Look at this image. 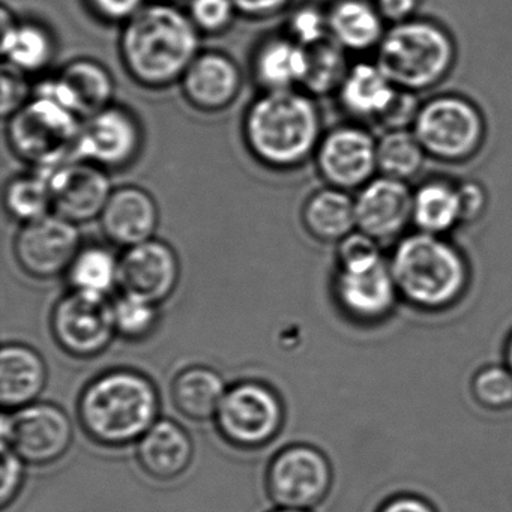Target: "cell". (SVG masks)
Here are the masks:
<instances>
[{
  "label": "cell",
  "mask_w": 512,
  "mask_h": 512,
  "mask_svg": "<svg viewBox=\"0 0 512 512\" xmlns=\"http://www.w3.org/2000/svg\"><path fill=\"white\" fill-rule=\"evenodd\" d=\"M374 4L379 8L383 19L395 25L416 17L422 0H374Z\"/></svg>",
  "instance_id": "f6af8a7d"
},
{
  "label": "cell",
  "mask_w": 512,
  "mask_h": 512,
  "mask_svg": "<svg viewBox=\"0 0 512 512\" xmlns=\"http://www.w3.org/2000/svg\"><path fill=\"white\" fill-rule=\"evenodd\" d=\"M82 125L79 116L61 104L32 97L8 118L7 139L23 163L47 172L74 160Z\"/></svg>",
  "instance_id": "8992f818"
},
{
  "label": "cell",
  "mask_w": 512,
  "mask_h": 512,
  "mask_svg": "<svg viewBox=\"0 0 512 512\" xmlns=\"http://www.w3.org/2000/svg\"><path fill=\"white\" fill-rule=\"evenodd\" d=\"M335 247L337 269L340 271L370 268L386 259L382 253V244L358 229L341 239Z\"/></svg>",
  "instance_id": "8d00e7d4"
},
{
  "label": "cell",
  "mask_w": 512,
  "mask_h": 512,
  "mask_svg": "<svg viewBox=\"0 0 512 512\" xmlns=\"http://www.w3.org/2000/svg\"><path fill=\"white\" fill-rule=\"evenodd\" d=\"M0 437L26 464L47 466L67 454L74 430L64 409L35 401L13 415H2Z\"/></svg>",
  "instance_id": "9c48e42d"
},
{
  "label": "cell",
  "mask_w": 512,
  "mask_h": 512,
  "mask_svg": "<svg viewBox=\"0 0 512 512\" xmlns=\"http://www.w3.org/2000/svg\"><path fill=\"white\" fill-rule=\"evenodd\" d=\"M199 32L191 17L173 5L143 7L122 28V64L139 85L167 88L181 82L199 55Z\"/></svg>",
  "instance_id": "6da1fadb"
},
{
  "label": "cell",
  "mask_w": 512,
  "mask_h": 512,
  "mask_svg": "<svg viewBox=\"0 0 512 512\" xmlns=\"http://www.w3.org/2000/svg\"><path fill=\"white\" fill-rule=\"evenodd\" d=\"M190 434L172 419H158L137 442V460L151 478L172 481L187 472L193 461Z\"/></svg>",
  "instance_id": "603a6c76"
},
{
  "label": "cell",
  "mask_w": 512,
  "mask_h": 512,
  "mask_svg": "<svg viewBox=\"0 0 512 512\" xmlns=\"http://www.w3.org/2000/svg\"><path fill=\"white\" fill-rule=\"evenodd\" d=\"M314 161L326 185L349 193L361 190L379 175L377 139L364 125H337L323 134Z\"/></svg>",
  "instance_id": "7c38bea8"
},
{
  "label": "cell",
  "mask_w": 512,
  "mask_h": 512,
  "mask_svg": "<svg viewBox=\"0 0 512 512\" xmlns=\"http://www.w3.org/2000/svg\"><path fill=\"white\" fill-rule=\"evenodd\" d=\"M289 32L290 38L305 49L322 43L329 38L328 13L314 5H305L290 17Z\"/></svg>",
  "instance_id": "f35d334b"
},
{
  "label": "cell",
  "mask_w": 512,
  "mask_h": 512,
  "mask_svg": "<svg viewBox=\"0 0 512 512\" xmlns=\"http://www.w3.org/2000/svg\"><path fill=\"white\" fill-rule=\"evenodd\" d=\"M77 413L95 443L121 448L139 442L158 421L160 395L142 373L107 371L83 389Z\"/></svg>",
  "instance_id": "3957f363"
},
{
  "label": "cell",
  "mask_w": 512,
  "mask_h": 512,
  "mask_svg": "<svg viewBox=\"0 0 512 512\" xmlns=\"http://www.w3.org/2000/svg\"><path fill=\"white\" fill-rule=\"evenodd\" d=\"M0 82H2V116L8 119L28 103L29 85L26 82L25 73L7 62H4L2 67Z\"/></svg>",
  "instance_id": "ab89813d"
},
{
  "label": "cell",
  "mask_w": 512,
  "mask_h": 512,
  "mask_svg": "<svg viewBox=\"0 0 512 512\" xmlns=\"http://www.w3.org/2000/svg\"><path fill=\"white\" fill-rule=\"evenodd\" d=\"M179 83L191 107L200 112L218 113L238 100L242 73L229 55L208 50L196 56Z\"/></svg>",
  "instance_id": "ffe728a7"
},
{
  "label": "cell",
  "mask_w": 512,
  "mask_h": 512,
  "mask_svg": "<svg viewBox=\"0 0 512 512\" xmlns=\"http://www.w3.org/2000/svg\"><path fill=\"white\" fill-rule=\"evenodd\" d=\"M412 128L385 130L377 139V172L398 181L409 182L421 173L427 161Z\"/></svg>",
  "instance_id": "4dcf8cb0"
},
{
  "label": "cell",
  "mask_w": 512,
  "mask_h": 512,
  "mask_svg": "<svg viewBox=\"0 0 512 512\" xmlns=\"http://www.w3.org/2000/svg\"><path fill=\"white\" fill-rule=\"evenodd\" d=\"M74 290L107 296L119 281V259L104 247L82 248L68 269Z\"/></svg>",
  "instance_id": "836d02e7"
},
{
  "label": "cell",
  "mask_w": 512,
  "mask_h": 512,
  "mask_svg": "<svg viewBox=\"0 0 512 512\" xmlns=\"http://www.w3.org/2000/svg\"><path fill=\"white\" fill-rule=\"evenodd\" d=\"M80 242L79 226L52 212L23 224L14 241V256L25 274L50 280L68 272L82 250Z\"/></svg>",
  "instance_id": "4fadbf2b"
},
{
  "label": "cell",
  "mask_w": 512,
  "mask_h": 512,
  "mask_svg": "<svg viewBox=\"0 0 512 512\" xmlns=\"http://www.w3.org/2000/svg\"><path fill=\"white\" fill-rule=\"evenodd\" d=\"M398 94L400 89L388 79L376 62L350 65L337 91L344 112L358 121L379 125L394 106Z\"/></svg>",
  "instance_id": "7402d4cb"
},
{
  "label": "cell",
  "mask_w": 512,
  "mask_h": 512,
  "mask_svg": "<svg viewBox=\"0 0 512 512\" xmlns=\"http://www.w3.org/2000/svg\"><path fill=\"white\" fill-rule=\"evenodd\" d=\"M412 226L437 236H448L463 226L458 182L428 179L413 190Z\"/></svg>",
  "instance_id": "4316f807"
},
{
  "label": "cell",
  "mask_w": 512,
  "mask_h": 512,
  "mask_svg": "<svg viewBox=\"0 0 512 512\" xmlns=\"http://www.w3.org/2000/svg\"><path fill=\"white\" fill-rule=\"evenodd\" d=\"M181 263L172 245L160 239L127 248L119 259L122 293L136 296L151 304L167 301L178 287Z\"/></svg>",
  "instance_id": "e0dca14e"
},
{
  "label": "cell",
  "mask_w": 512,
  "mask_h": 512,
  "mask_svg": "<svg viewBox=\"0 0 512 512\" xmlns=\"http://www.w3.org/2000/svg\"><path fill=\"white\" fill-rule=\"evenodd\" d=\"M374 62L400 91L419 95L451 76L457 44L439 23L413 17L388 28Z\"/></svg>",
  "instance_id": "5b68a950"
},
{
  "label": "cell",
  "mask_w": 512,
  "mask_h": 512,
  "mask_svg": "<svg viewBox=\"0 0 512 512\" xmlns=\"http://www.w3.org/2000/svg\"><path fill=\"white\" fill-rule=\"evenodd\" d=\"M388 260L400 299L419 310L452 307L469 287L467 257L448 236L415 230L395 242Z\"/></svg>",
  "instance_id": "277c9868"
},
{
  "label": "cell",
  "mask_w": 512,
  "mask_h": 512,
  "mask_svg": "<svg viewBox=\"0 0 512 512\" xmlns=\"http://www.w3.org/2000/svg\"><path fill=\"white\" fill-rule=\"evenodd\" d=\"M47 367L40 353L26 344H5L0 352V403L17 410L35 403L46 388Z\"/></svg>",
  "instance_id": "cb8c5ba5"
},
{
  "label": "cell",
  "mask_w": 512,
  "mask_h": 512,
  "mask_svg": "<svg viewBox=\"0 0 512 512\" xmlns=\"http://www.w3.org/2000/svg\"><path fill=\"white\" fill-rule=\"evenodd\" d=\"M323 134L319 106L298 89L265 91L245 113L248 151L271 169H295L314 158Z\"/></svg>",
  "instance_id": "7a4b0ae2"
},
{
  "label": "cell",
  "mask_w": 512,
  "mask_h": 512,
  "mask_svg": "<svg viewBox=\"0 0 512 512\" xmlns=\"http://www.w3.org/2000/svg\"><path fill=\"white\" fill-rule=\"evenodd\" d=\"M2 482H0V506L7 508L16 500L25 481V461L10 448L2 445Z\"/></svg>",
  "instance_id": "60d3db41"
},
{
  "label": "cell",
  "mask_w": 512,
  "mask_h": 512,
  "mask_svg": "<svg viewBox=\"0 0 512 512\" xmlns=\"http://www.w3.org/2000/svg\"><path fill=\"white\" fill-rule=\"evenodd\" d=\"M236 11L233 0H191L188 16L205 34H221L232 26Z\"/></svg>",
  "instance_id": "74e56055"
},
{
  "label": "cell",
  "mask_w": 512,
  "mask_h": 512,
  "mask_svg": "<svg viewBox=\"0 0 512 512\" xmlns=\"http://www.w3.org/2000/svg\"><path fill=\"white\" fill-rule=\"evenodd\" d=\"M2 55L5 62L23 73H40L52 62L55 44L49 31L35 23H17L2 8Z\"/></svg>",
  "instance_id": "f1b7e54d"
},
{
  "label": "cell",
  "mask_w": 512,
  "mask_h": 512,
  "mask_svg": "<svg viewBox=\"0 0 512 512\" xmlns=\"http://www.w3.org/2000/svg\"><path fill=\"white\" fill-rule=\"evenodd\" d=\"M113 322L116 334L131 341L143 340L157 326L158 305L122 293L121 298L113 302Z\"/></svg>",
  "instance_id": "e575fe53"
},
{
  "label": "cell",
  "mask_w": 512,
  "mask_h": 512,
  "mask_svg": "<svg viewBox=\"0 0 512 512\" xmlns=\"http://www.w3.org/2000/svg\"><path fill=\"white\" fill-rule=\"evenodd\" d=\"M164 2H172V0H164Z\"/></svg>",
  "instance_id": "681fc988"
},
{
  "label": "cell",
  "mask_w": 512,
  "mask_h": 512,
  "mask_svg": "<svg viewBox=\"0 0 512 512\" xmlns=\"http://www.w3.org/2000/svg\"><path fill=\"white\" fill-rule=\"evenodd\" d=\"M412 130L428 158L445 164H463L481 152L487 122L469 98L443 94L421 104Z\"/></svg>",
  "instance_id": "52a82bcc"
},
{
  "label": "cell",
  "mask_w": 512,
  "mask_h": 512,
  "mask_svg": "<svg viewBox=\"0 0 512 512\" xmlns=\"http://www.w3.org/2000/svg\"><path fill=\"white\" fill-rule=\"evenodd\" d=\"M473 395L488 409L512 406V371L503 365L481 368L473 379Z\"/></svg>",
  "instance_id": "d590c367"
},
{
  "label": "cell",
  "mask_w": 512,
  "mask_h": 512,
  "mask_svg": "<svg viewBox=\"0 0 512 512\" xmlns=\"http://www.w3.org/2000/svg\"><path fill=\"white\" fill-rule=\"evenodd\" d=\"M227 388L223 377L209 367H188L172 383V400L179 413L193 421L215 418Z\"/></svg>",
  "instance_id": "f546056e"
},
{
  "label": "cell",
  "mask_w": 512,
  "mask_h": 512,
  "mask_svg": "<svg viewBox=\"0 0 512 512\" xmlns=\"http://www.w3.org/2000/svg\"><path fill=\"white\" fill-rule=\"evenodd\" d=\"M307 67V49L290 37L265 41L253 62L254 76L263 91H284L302 86Z\"/></svg>",
  "instance_id": "83f0119b"
},
{
  "label": "cell",
  "mask_w": 512,
  "mask_h": 512,
  "mask_svg": "<svg viewBox=\"0 0 512 512\" xmlns=\"http://www.w3.org/2000/svg\"><path fill=\"white\" fill-rule=\"evenodd\" d=\"M379 512H436L425 499L416 496H398L388 500Z\"/></svg>",
  "instance_id": "bcb514c9"
},
{
  "label": "cell",
  "mask_w": 512,
  "mask_h": 512,
  "mask_svg": "<svg viewBox=\"0 0 512 512\" xmlns=\"http://www.w3.org/2000/svg\"><path fill=\"white\" fill-rule=\"evenodd\" d=\"M458 190H460L463 224L476 223L487 211V190L478 181L458 182Z\"/></svg>",
  "instance_id": "b9f144b4"
},
{
  "label": "cell",
  "mask_w": 512,
  "mask_h": 512,
  "mask_svg": "<svg viewBox=\"0 0 512 512\" xmlns=\"http://www.w3.org/2000/svg\"><path fill=\"white\" fill-rule=\"evenodd\" d=\"M302 224L311 238L337 245L358 229L355 197L331 185L314 191L302 208Z\"/></svg>",
  "instance_id": "484cf974"
},
{
  "label": "cell",
  "mask_w": 512,
  "mask_h": 512,
  "mask_svg": "<svg viewBox=\"0 0 512 512\" xmlns=\"http://www.w3.org/2000/svg\"><path fill=\"white\" fill-rule=\"evenodd\" d=\"M338 305L359 322L385 319L400 299L388 257L370 268L335 272Z\"/></svg>",
  "instance_id": "d6986e66"
},
{
  "label": "cell",
  "mask_w": 512,
  "mask_h": 512,
  "mask_svg": "<svg viewBox=\"0 0 512 512\" xmlns=\"http://www.w3.org/2000/svg\"><path fill=\"white\" fill-rule=\"evenodd\" d=\"M308 67L302 82V91L311 97H323L340 89L350 65L347 52L332 38L308 47Z\"/></svg>",
  "instance_id": "d6a6232c"
},
{
  "label": "cell",
  "mask_w": 512,
  "mask_h": 512,
  "mask_svg": "<svg viewBox=\"0 0 512 512\" xmlns=\"http://www.w3.org/2000/svg\"><path fill=\"white\" fill-rule=\"evenodd\" d=\"M4 205L8 215L22 224L40 220L53 212L49 176L43 170L16 176L5 187Z\"/></svg>",
  "instance_id": "1f68e13d"
},
{
  "label": "cell",
  "mask_w": 512,
  "mask_h": 512,
  "mask_svg": "<svg viewBox=\"0 0 512 512\" xmlns=\"http://www.w3.org/2000/svg\"><path fill=\"white\" fill-rule=\"evenodd\" d=\"M215 421L230 445L241 449L263 448L283 427V401L265 383L253 380L236 383L227 389Z\"/></svg>",
  "instance_id": "ba28073f"
},
{
  "label": "cell",
  "mask_w": 512,
  "mask_h": 512,
  "mask_svg": "<svg viewBox=\"0 0 512 512\" xmlns=\"http://www.w3.org/2000/svg\"><path fill=\"white\" fill-rule=\"evenodd\" d=\"M94 13L110 23H125L143 8V0H88Z\"/></svg>",
  "instance_id": "7bdbcfd3"
},
{
  "label": "cell",
  "mask_w": 512,
  "mask_h": 512,
  "mask_svg": "<svg viewBox=\"0 0 512 512\" xmlns=\"http://www.w3.org/2000/svg\"><path fill=\"white\" fill-rule=\"evenodd\" d=\"M275 512H311L310 509L280 508Z\"/></svg>",
  "instance_id": "c3c4849f"
},
{
  "label": "cell",
  "mask_w": 512,
  "mask_h": 512,
  "mask_svg": "<svg viewBox=\"0 0 512 512\" xmlns=\"http://www.w3.org/2000/svg\"><path fill=\"white\" fill-rule=\"evenodd\" d=\"M142 142L136 116L112 104L86 118L74 160L89 161L103 169H121L136 160Z\"/></svg>",
  "instance_id": "5bb4252c"
},
{
  "label": "cell",
  "mask_w": 512,
  "mask_h": 512,
  "mask_svg": "<svg viewBox=\"0 0 512 512\" xmlns=\"http://www.w3.org/2000/svg\"><path fill=\"white\" fill-rule=\"evenodd\" d=\"M46 173L55 214L77 226L100 220L113 193L106 169L89 161L71 160Z\"/></svg>",
  "instance_id": "9a60e30c"
},
{
  "label": "cell",
  "mask_w": 512,
  "mask_h": 512,
  "mask_svg": "<svg viewBox=\"0 0 512 512\" xmlns=\"http://www.w3.org/2000/svg\"><path fill=\"white\" fill-rule=\"evenodd\" d=\"M412 205L409 182L374 176L355 196L358 230L382 245L397 242L412 226Z\"/></svg>",
  "instance_id": "2e32d148"
},
{
  "label": "cell",
  "mask_w": 512,
  "mask_h": 512,
  "mask_svg": "<svg viewBox=\"0 0 512 512\" xmlns=\"http://www.w3.org/2000/svg\"><path fill=\"white\" fill-rule=\"evenodd\" d=\"M34 97L55 101L79 118H91L112 106L115 80L100 62L76 59L65 65L58 76L38 83Z\"/></svg>",
  "instance_id": "ac0fdd59"
},
{
  "label": "cell",
  "mask_w": 512,
  "mask_h": 512,
  "mask_svg": "<svg viewBox=\"0 0 512 512\" xmlns=\"http://www.w3.org/2000/svg\"><path fill=\"white\" fill-rule=\"evenodd\" d=\"M331 484V463L322 451L310 445L281 449L266 473L269 497L280 508H314L328 496Z\"/></svg>",
  "instance_id": "8fae6325"
},
{
  "label": "cell",
  "mask_w": 512,
  "mask_h": 512,
  "mask_svg": "<svg viewBox=\"0 0 512 512\" xmlns=\"http://www.w3.org/2000/svg\"><path fill=\"white\" fill-rule=\"evenodd\" d=\"M326 13L329 38L346 52H377L388 31L374 0H337Z\"/></svg>",
  "instance_id": "d4e9b609"
},
{
  "label": "cell",
  "mask_w": 512,
  "mask_h": 512,
  "mask_svg": "<svg viewBox=\"0 0 512 512\" xmlns=\"http://www.w3.org/2000/svg\"><path fill=\"white\" fill-rule=\"evenodd\" d=\"M100 224L109 241L127 250L154 238L160 224V209L145 188L124 185L113 190Z\"/></svg>",
  "instance_id": "44dd1931"
},
{
  "label": "cell",
  "mask_w": 512,
  "mask_h": 512,
  "mask_svg": "<svg viewBox=\"0 0 512 512\" xmlns=\"http://www.w3.org/2000/svg\"><path fill=\"white\" fill-rule=\"evenodd\" d=\"M52 332L56 343L68 355L95 358L115 337L113 304L107 301V296L73 290L53 308Z\"/></svg>",
  "instance_id": "30bf717a"
},
{
  "label": "cell",
  "mask_w": 512,
  "mask_h": 512,
  "mask_svg": "<svg viewBox=\"0 0 512 512\" xmlns=\"http://www.w3.org/2000/svg\"><path fill=\"white\" fill-rule=\"evenodd\" d=\"M292 0H233L236 11L248 19H269L283 13Z\"/></svg>",
  "instance_id": "ee69618b"
},
{
  "label": "cell",
  "mask_w": 512,
  "mask_h": 512,
  "mask_svg": "<svg viewBox=\"0 0 512 512\" xmlns=\"http://www.w3.org/2000/svg\"><path fill=\"white\" fill-rule=\"evenodd\" d=\"M506 367L512 371V335L509 337L508 346H506Z\"/></svg>",
  "instance_id": "7dc6e473"
}]
</instances>
